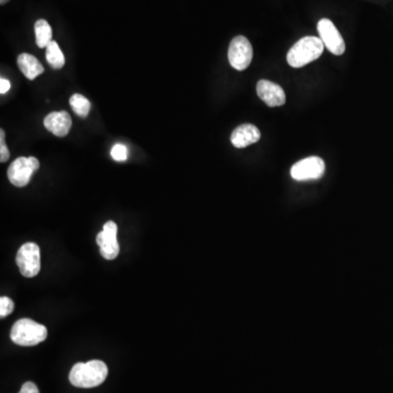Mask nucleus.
I'll list each match as a JSON object with an SVG mask.
<instances>
[{
    "instance_id": "nucleus-21",
    "label": "nucleus",
    "mask_w": 393,
    "mask_h": 393,
    "mask_svg": "<svg viewBox=\"0 0 393 393\" xmlns=\"http://www.w3.org/2000/svg\"><path fill=\"white\" fill-rule=\"evenodd\" d=\"M10 82H9L7 79L1 78L0 79V93L5 94L9 91L10 88Z\"/></svg>"
},
{
    "instance_id": "nucleus-15",
    "label": "nucleus",
    "mask_w": 393,
    "mask_h": 393,
    "mask_svg": "<svg viewBox=\"0 0 393 393\" xmlns=\"http://www.w3.org/2000/svg\"><path fill=\"white\" fill-rule=\"evenodd\" d=\"M46 59L53 69H60L64 67V56L62 49L55 40H51L46 47Z\"/></svg>"
},
{
    "instance_id": "nucleus-14",
    "label": "nucleus",
    "mask_w": 393,
    "mask_h": 393,
    "mask_svg": "<svg viewBox=\"0 0 393 393\" xmlns=\"http://www.w3.org/2000/svg\"><path fill=\"white\" fill-rule=\"evenodd\" d=\"M34 29L36 44L40 49H45L51 43L53 36L51 25L46 20L40 19L35 23Z\"/></svg>"
},
{
    "instance_id": "nucleus-19",
    "label": "nucleus",
    "mask_w": 393,
    "mask_h": 393,
    "mask_svg": "<svg viewBox=\"0 0 393 393\" xmlns=\"http://www.w3.org/2000/svg\"><path fill=\"white\" fill-rule=\"evenodd\" d=\"M5 130L1 129L0 130V162L1 163H5L10 158V152H9L8 147L5 145Z\"/></svg>"
},
{
    "instance_id": "nucleus-12",
    "label": "nucleus",
    "mask_w": 393,
    "mask_h": 393,
    "mask_svg": "<svg viewBox=\"0 0 393 393\" xmlns=\"http://www.w3.org/2000/svg\"><path fill=\"white\" fill-rule=\"evenodd\" d=\"M260 136L261 134L257 127L252 123H243L232 132L230 142L237 149H243L259 141Z\"/></svg>"
},
{
    "instance_id": "nucleus-17",
    "label": "nucleus",
    "mask_w": 393,
    "mask_h": 393,
    "mask_svg": "<svg viewBox=\"0 0 393 393\" xmlns=\"http://www.w3.org/2000/svg\"><path fill=\"white\" fill-rule=\"evenodd\" d=\"M110 156L117 162H123L128 158V149H127L126 145L117 143L112 147Z\"/></svg>"
},
{
    "instance_id": "nucleus-20",
    "label": "nucleus",
    "mask_w": 393,
    "mask_h": 393,
    "mask_svg": "<svg viewBox=\"0 0 393 393\" xmlns=\"http://www.w3.org/2000/svg\"><path fill=\"white\" fill-rule=\"evenodd\" d=\"M19 393H40V391H38V387H36L35 383L29 381V383H25V385H22Z\"/></svg>"
},
{
    "instance_id": "nucleus-9",
    "label": "nucleus",
    "mask_w": 393,
    "mask_h": 393,
    "mask_svg": "<svg viewBox=\"0 0 393 393\" xmlns=\"http://www.w3.org/2000/svg\"><path fill=\"white\" fill-rule=\"evenodd\" d=\"M317 27L324 47L329 49L333 55H343L345 51L344 40L332 21L329 19H321Z\"/></svg>"
},
{
    "instance_id": "nucleus-5",
    "label": "nucleus",
    "mask_w": 393,
    "mask_h": 393,
    "mask_svg": "<svg viewBox=\"0 0 393 393\" xmlns=\"http://www.w3.org/2000/svg\"><path fill=\"white\" fill-rule=\"evenodd\" d=\"M40 169V162L34 156L16 158L8 169V178L16 187H25L32 178L33 173Z\"/></svg>"
},
{
    "instance_id": "nucleus-1",
    "label": "nucleus",
    "mask_w": 393,
    "mask_h": 393,
    "mask_svg": "<svg viewBox=\"0 0 393 393\" xmlns=\"http://www.w3.org/2000/svg\"><path fill=\"white\" fill-rule=\"evenodd\" d=\"M108 374L104 361L94 359L88 363H78L71 368L69 380L77 388H94L102 385Z\"/></svg>"
},
{
    "instance_id": "nucleus-8",
    "label": "nucleus",
    "mask_w": 393,
    "mask_h": 393,
    "mask_svg": "<svg viewBox=\"0 0 393 393\" xmlns=\"http://www.w3.org/2000/svg\"><path fill=\"white\" fill-rule=\"evenodd\" d=\"M118 228L115 222L108 221L103 226L102 232L97 234V241L99 252L107 260H114L119 254V245L117 241Z\"/></svg>"
},
{
    "instance_id": "nucleus-6",
    "label": "nucleus",
    "mask_w": 393,
    "mask_h": 393,
    "mask_svg": "<svg viewBox=\"0 0 393 393\" xmlns=\"http://www.w3.org/2000/svg\"><path fill=\"white\" fill-rule=\"evenodd\" d=\"M252 46L248 38L243 35L236 36L228 47V62L234 69L243 71L247 69L252 60Z\"/></svg>"
},
{
    "instance_id": "nucleus-22",
    "label": "nucleus",
    "mask_w": 393,
    "mask_h": 393,
    "mask_svg": "<svg viewBox=\"0 0 393 393\" xmlns=\"http://www.w3.org/2000/svg\"><path fill=\"white\" fill-rule=\"evenodd\" d=\"M9 0H0V3H1V5H5V3H8Z\"/></svg>"
},
{
    "instance_id": "nucleus-16",
    "label": "nucleus",
    "mask_w": 393,
    "mask_h": 393,
    "mask_svg": "<svg viewBox=\"0 0 393 393\" xmlns=\"http://www.w3.org/2000/svg\"><path fill=\"white\" fill-rule=\"evenodd\" d=\"M70 106L79 117L86 118L91 110V103L81 94H73L69 99Z\"/></svg>"
},
{
    "instance_id": "nucleus-18",
    "label": "nucleus",
    "mask_w": 393,
    "mask_h": 393,
    "mask_svg": "<svg viewBox=\"0 0 393 393\" xmlns=\"http://www.w3.org/2000/svg\"><path fill=\"white\" fill-rule=\"evenodd\" d=\"M14 309V304L9 297L3 296L0 298V317L5 318L10 315Z\"/></svg>"
},
{
    "instance_id": "nucleus-10",
    "label": "nucleus",
    "mask_w": 393,
    "mask_h": 393,
    "mask_svg": "<svg viewBox=\"0 0 393 393\" xmlns=\"http://www.w3.org/2000/svg\"><path fill=\"white\" fill-rule=\"evenodd\" d=\"M258 97L270 107L282 106L285 104L287 97L281 86L267 80H260L257 83Z\"/></svg>"
},
{
    "instance_id": "nucleus-7",
    "label": "nucleus",
    "mask_w": 393,
    "mask_h": 393,
    "mask_svg": "<svg viewBox=\"0 0 393 393\" xmlns=\"http://www.w3.org/2000/svg\"><path fill=\"white\" fill-rule=\"evenodd\" d=\"M326 165L322 158L309 156L291 166V176L297 182L319 180L324 176Z\"/></svg>"
},
{
    "instance_id": "nucleus-11",
    "label": "nucleus",
    "mask_w": 393,
    "mask_h": 393,
    "mask_svg": "<svg viewBox=\"0 0 393 393\" xmlns=\"http://www.w3.org/2000/svg\"><path fill=\"white\" fill-rule=\"evenodd\" d=\"M73 121L67 112H53L46 116L44 119V126L51 134L57 136H66L69 134Z\"/></svg>"
},
{
    "instance_id": "nucleus-3",
    "label": "nucleus",
    "mask_w": 393,
    "mask_h": 393,
    "mask_svg": "<svg viewBox=\"0 0 393 393\" xmlns=\"http://www.w3.org/2000/svg\"><path fill=\"white\" fill-rule=\"evenodd\" d=\"M47 329L43 324L31 319H20L12 326L11 340L21 346H34L43 342L47 337Z\"/></svg>"
},
{
    "instance_id": "nucleus-13",
    "label": "nucleus",
    "mask_w": 393,
    "mask_h": 393,
    "mask_svg": "<svg viewBox=\"0 0 393 393\" xmlns=\"http://www.w3.org/2000/svg\"><path fill=\"white\" fill-rule=\"evenodd\" d=\"M19 69L29 80H34L38 75L44 73V67L38 59L29 53H23L16 59Z\"/></svg>"
},
{
    "instance_id": "nucleus-2",
    "label": "nucleus",
    "mask_w": 393,
    "mask_h": 393,
    "mask_svg": "<svg viewBox=\"0 0 393 393\" xmlns=\"http://www.w3.org/2000/svg\"><path fill=\"white\" fill-rule=\"evenodd\" d=\"M324 45L320 38L306 36L291 46L287 53V62L293 68L304 67L315 62L324 53Z\"/></svg>"
},
{
    "instance_id": "nucleus-4",
    "label": "nucleus",
    "mask_w": 393,
    "mask_h": 393,
    "mask_svg": "<svg viewBox=\"0 0 393 393\" xmlns=\"http://www.w3.org/2000/svg\"><path fill=\"white\" fill-rule=\"evenodd\" d=\"M16 262L20 273L25 278H34L40 270V247L34 243H27L20 247Z\"/></svg>"
}]
</instances>
